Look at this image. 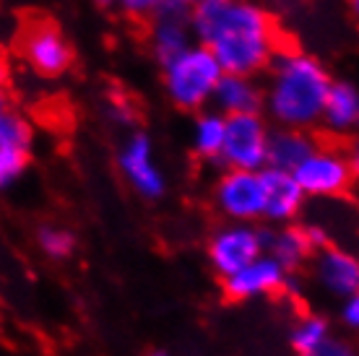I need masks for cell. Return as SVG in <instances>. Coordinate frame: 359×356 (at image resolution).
I'll use <instances>...</instances> for the list:
<instances>
[{"instance_id": "obj_1", "label": "cell", "mask_w": 359, "mask_h": 356, "mask_svg": "<svg viewBox=\"0 0 359 356\" xmlns=\"http://www.w3.org/2000/svg\"><path fill=\"white\" fill-rule=\"evenodd\" d=\"M190 32L229 76L258 78L281 50L276 21L258 0H203L190 11Z\"/></svg>"}, {"instance_id": "obj_2", "label": "cell", "mask_w": 359, "mask_h": 356, "mask_svg": "<svg viewBox=\"0 0 359 356\" xmlns=\"http://www.w3.org/2000/svg\"><path fill=\"white\" fill-rule=\"evenodd\" d=\"M333 76L320 57L299 47H281L263 83V117L271 128L313 130L320 123Z\"/></svg>"}, {"instance_id": "obj_3", "label": "cell", "mask_w": 359, "mask_h": 356, "mask_svg": "<svg viewBox=\"0 0 359 356\" xmlns=\"http://www.w3.org/2000/svg\"><path fill=\"white\" fill-rule=\"evenodd\" d=\"M224 73L206 47L193 45L162 65V89L180 112L198 115L211 107V97Z\"/></svg>"}, {"instance_id": "obj_4", "label": "cell", "mask_w": 359, "mask_h": 356, "mask_svg": "<svg viewBox=\"0 0 359 356\" xmlns=\"http://www.w3.org/2000/svg\"><path fill=\"white\" fill-rule=\"evenodd\" d=\"M292 174L305 198H346L357 179V159L336 146L318 143Z\"/></svg>"}, {"instance_id": "obj_5", "label": "cell", "mask_w": 359, "mask_h": 356, "mask_svg": "<svg viewBox=\"0 0 359 356\" xmlns=\"http://www.w3.org/2000/svg\"><path fill=\"white\" fill-rule=\"evenodd\" d=\"M269 135L271 123L263 117V112L226 117L219 164L224 170L261 172L269 156Z\"/></svg>"}, {"instance_id": "obj_6", "label": "cell", "mask_w": 359, "mask_h": 356, "mask_svg": "<svg viewBox=\"0 0 359 356\" xmlns=\"http://www.w3.org/2000/svg\"><path fill=\"white\" fill-rule=\"evenodd\" d=\"M117 170L126 185L144 200H159L167 193L164 170L156 164L151 135L144 130H133L117 151Z\"/></svg>"}, {"instance_id": "obj_7", "label": "cell", "mask_w": 359, "mask_h": 356, "mask_svg": "<svg viewBox=\"0 0 359 356\" xmlns=\"http://www.w3.org/2000/svg\"><path fill=\"white\" fill-rule=\"evenodd\" d=\"M21 55L36 76L42 78H60L71 71L73 47L63 29L53 21H34L21 34Z\"/></svg>"}, {"instance_id": "obj_8", "label": "cell", "mask_w": 359, "mask_h": 356, "mask_svg": "<svg viewBox=\"0 0 359 356\" xmlns=\"http://www.w3.org/2000/svg\"><path fill=\"white\" fill-rule=\"evenodd\" d=\"M211 203L216 214L232 224L261 221L263 193L258 172L224 170L211 187Z\"/></svg>"}, {"instance_id": "obj_9", "label": "cell", "mask_w": 359, "mask_h": 356, "mask_svg": "<svg viewBox=\"0 0 359 356\" xmlns=\"http://www.w3.org/2000/svg\"><path fill=\"white\" fill-rule=\"evenodd\" d=\"M208 263L222 278L234 276L263 255L261 229L255 224H222L208 240Z\"/></svg>"}, {"instance_id": "obj_10", "label": "cell", "mask_w": 359, "mask_h": 356, "mask_svg": "<svg viewBox=\"0 0 359 356\" xmlns=\"http://www.w3.org/2000/svg\"><path fill=\"white\" fill-rule=\"evenodd\" d=\"M261 177V193H263V211L261 219L271 226H284L294 224V219L305 208V193L299 190L292 172L271 170L263 167L258 172Z\"/></svg>"}, {"instance_id": "obj_11", "label": "cell", "mask_w": 359, "mask_h": 356, "mask_svg": "<svg viewBox=\"0 0 359 356\" xmlns=\"http://www.w3.org/2000/svg\"><path fill=\"white\" fill-rule=\"evenodd\" d=\"M287 289L289 273H284V268L278 266L276 260H271L269 255H261L248 268L224 278L226 302H250V299L278 294V292H287Z\"/></svg>"}, {"instance_id": "obj_12", "label": "cell", "mask_w": 359, "mask_h": 356, "mask_svg": "<svg viewBox=\"0 0 359 356\" xmlns=\"http://www.w3.org/2000/svg\"><path fill=\"white\" fill-rule=\"evenodd\" d=\"M149 50H151L154 60L164 65L167 60H172L175 55H180L182 50H188L193 45V32H190V11L175 8L162 3L156 13L149 18Z\"/></svg>"}, {"instance_id": "obj_13", "label": "cell", "mask_w": 359, "mask_h": 356, "mask_svg": "<svg viewBox=\"0 0 359 356\" xmlns=\"http://www.w3.org/2000/svg\"><path fill=\"white\" fill-rule=\"evenodd\" d=\"M263 240V255L276 260L284 268V273H297L299 268L310 263L315 255L313 242L307 237V226L302 224H284L273 229H261Z\"/></svg>"}, {"instance_id": "obj_14", "label": "cell", "mask_w": 359, "mask_h": 356, "mask_svg": "<svg viewBox=\"0 0 359 356\" xmlns=\"http://www.w3.org/2000/svg\"><path fill=\"white\" fill-rule=\"evenodd\" d=\"M313 268L318 284L333 296H354L359 292V263L357 258L341 247H328L318 249L313 255Z\"/></svg>"}, {"instance_id": "obj_15", "label": "cell", "mask_w": 359, "mask_h": 356, "mask_svg": "<svg viewBox=\"0 0 359 356\" xmlns=\"http://www.w3.org/2000/svg\"><path fill=\"white\" fill-rule=\"evenodd\" d=\"M318 125L333 138H351L354 135L359 125V91L354 86V81L333 78Z\"/></svg>"}, {"instance_id": "obj_16", "label": "cell", "mask_w": 359, "mask_h": 356, "mask_svg": "<svg viewBox=\"0 0 359 356\" xmlns=\"http://www.w3.org/2000/svg\"><path fill=\"white\" fill-rule=\"evenodd\" d=\"M211 109L224 117L255 115L263 109V83L250 76H229L224 73L214 89Z\"/></svg>"}, {"instance_id": "obj_17", "label": "cell", "mask_w": 359, "mask_h": 356, "mask_svg": "<svg viewBox=\"0 0 359 356\" xmlns=\"http://www.w3.org/2000/svg\"><path fill=\"white\" fill-rule=\"evenodd\" d=\"M315 146H318V138H315L310 130L271 128L266 167L281 170V172H294L297 167L315 151Z\"/></svg>"}, {"instance_id": "obj_18", "label": "cell", "mask_w": 359, "mask_h": 356, "mask_svg": "<svg viewBox=\"0 0 359 356\" xmlns=\"http://www.w3.org/2000/svg\"><path fill=\"white\" fill-rule=\"evenodd\" d=\"M224 128L226 117L219 115L211 107L193 115V123H190V149H193L198 159L208 161V164H219L222 146H224Z\"/></svg>"}, {"instance_id": "obj_19", "label": "cell", "mask_w": 359, "mask_h": 356, "mask_svg": "<svg viewBox=\"0 0 359 356\" xmlns=\"http://www.w3.org/2000/svg\"><path fill=\"white\" fill-rule=\"evenodd\" d=\"M328 338H331V322L325 320V317H320V315H305L292 328L289 343H292V348L299 356H307Z\"/></svg>"}, {"instance_id": "obj_20", "label": "cell", "mask_w": 359, "mask_h": 356, "mask_svg": "<svg viewBox=\"0 0 359 356\" xmlns=\"http://www.w3.org/2000/svg\"><path fill=\"white\" fill-rule=\"evenodd\" d=\"M0 146H8L16 151L32 153L34 149V125L27 115L11 107L0 115Z\"/></svg>"}, {"instance_id": "obj_21", "label": "cell", "mask_w": 359, "mask_h": 356, "mask_svg": "<svg viewBox=\"0 0 359 356\" xmlns=\"http://www.w3.org/2000/svg\"><path fill=\"white\" fill-rule=\"evenodd\" d=\"M36 245H39V249L45 252L47 258L65 260L76 252L79 240H76V234H73L71 229H65V226L45 224V226H39V232H36Z\"/></svg>"}, {"instance_id": "obj_22", "label": "cell", "mask_w": 359, "mask_h": 356, "mask_svg": "<svg viewBox=\"0 0 359 356\" xmlns=\"http://www.w3.org/2000/svg\"><path fill=\"white\" fill-rule=\"evenodd\" d=\"M29 156L32 153L16 151L8 146H0V190H8L24 177V172L29 167Z\"/></svg>"}, {"instance_id": "obj_23", "label": "cell", "mask_w": 359, "mask_h": 356, "mask_svg": "<svg viewBox=\"0 0 359 356\" xmlns=\"http://www.w3.org/2000/svg\"><path fill=\"white\" fill-rule=\"evenodd\" d=\"M112 3L123 16L133 18V21H149L162 6V0H112Z\"/></svg>"}, {"instance_id": "obj_24", "label": "cell", "mask_w": 359, "mask_h": 356, "mask_svg": "<svg viewBox=\"0 0 359 356\" xmlns=\"http://www.w3.org/2000/svg\"><path fill=\"white\" fill-rule=\"evenodd\" d=\"M307 356H357V351H354L346 341H339V338H333L331 336L325 343H320L313 354H307Z\"/></svg>"}, {"instance_id": "obj_25", "label": "cell", "mask_w": 359, "mask_h": 356, "mask_svg": "<svg viewBox=\"0 0 359 356\" xmlns=\"http://www.w3.org/2000/svg\"><path fill=\"white\" fill-rule=\"evenodd\" d=\"M341 322L349 330H357L359 328V294L346 296V299H344V304H341Z\"/></svg>"}, {"instance_id": "obj_26", "label": "cell", "mask_w": 359, "mask_h": 356, "mask_svg": "<svg viewBox=\"0 0 359 356\" xmlns=\"http://www.w3.org/2000/svg\"><path fill=\"white\" fill-rule=\"evenodd\" d=\"M167 6H175V8H182V11H193L198 3H203V0H162Z\"/></svg>"}, {"instance_id": "obj_27", "label": "cell", "mask_w": 359, "mask_h": 356, "mask_svg": "<svg viewBox=\"0 0 359 356\" xmlns=\"http://www.w3.org/2000/svg\"><path fill=\"white\" fill-rule=\"evenodd\" d=\"M8 109H11V97H8V91H6V86L0 83V115L8 112Z\"/></svg>"}, {"instance_id": "obj_28", "label": "cell", "mask_w": 359, "mask_h": 356, "mask_svg": "<svg viewBox=\"0 0 359 356\" xmlns=\"http://www.w3.org/2000/svg\"><path fill=\"white\" fill-rule=\"evenodd\" d=\"M6 76H8V68H6V62L0 60V83L6 81Z\"/></svg>"}, {"instance_id": "obj_29", "label": "cell", "mask_w": 359, "mask_h": 356, "mask_svg": "<svg viewBox=\"0 0 359 356\" xmlns=\"http://www.w3.org/2000/svg\"><path fill=\"white\" fill-rule=\"evenodd\" d=\"M146 356H167V354H164V351H149Z\"/></svg>"}, {"instance_id": "obj_30", "label": "cell", "mask_w": 359, "mask_h": 356, "mask_svg": "<svg viewBox=\"0 0 359 356\" xmlns=\"http://www.w3.org/2000/svg\"><path fill=\"white\" fill-rule=\"evenodd\" d=\"M94 3H99V6H109L112 0H94Z\"/></svg>"}]
</instances>
